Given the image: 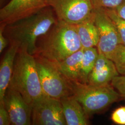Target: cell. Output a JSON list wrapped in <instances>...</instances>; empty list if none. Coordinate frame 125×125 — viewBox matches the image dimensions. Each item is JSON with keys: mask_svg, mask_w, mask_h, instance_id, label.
Listing matches in <instances>:
<instances>
[{"mask_svg": "<svg viewBox=\"0 0 125 125\" xmlns=\"http://www.w3.org/2000/svg\"><path fill=\"white\" fill-rule=\"evenodd\" d=\"M82 48L76 25L58 20L38 38L34 56L57 63Z\"/></svg>", "mask_w": 125, "mask_h": 125, "instance_id": "cell-1", "label": "cell"}, {"mask_svg": "<svg viewBox=\"0 0 125 125\" xmlns=\"http://www.w3.org/2000/svg\"><path fill=\"white\" fill-rule=\"evenodd\" d=\"M58 20L53 9L48 6L31 16L5 25L3 33L9 43L26 47L28 52L34 56L37 40Z\"/></svg>", "mask_w": 125, "mask_h": 125, "instance_id": "cell-2", "label": "cell"}, {"mask_svg": "<svg viewBox=\"0 0 125 125\" xmlns=\"http://www.w3.org/2000/svg\"><path fill=\"white\" fill-rule=\"evenodd\" d=\"M9 88L19 92L30 105L45 94L40 84L35 57L29 53L25 47L20 46L18 49Z\"/></svg>", "mask_w": 125, "mask_h": 125, "instance_id": "cell-3", "label": "cell"}, {"mask_svg": "<svg viewBox=\"0 0 125 125\" xmlns=\"http://www.w3.org/2000/svg\"><path fill=\"white\" fill-rule=\"evenodd\" d=\"M71 83L73 95L80 103L88 117L103 111L121 97L110 84L95 86L78 81H71Z\"/></svg>", "mask_w": 125, "mask_h": 125, "instance_id": "cell-4", "label": "cell"}, {"mask_svg": "<svg viewBox=\"0 0 125 125\" xmlns=\"http://www.w3.org/2000/svg\"><path fill=\"white\" fill-rule=\"evenodd\" d=\"M34 57L40 84L45 94L58 100L73 95L71 81L54 63L42 57Z\"/></svg>", "mask_w": 125, "mask_h": 125, "instance_id": "cell-5", "label": "cell"}, {"mask_svg": "<svg viewBox=\"0 0 125 125\" xmlns=\"http://www.w3.org/2000/svg\"><path fill=\"white\" fill-rule=\"evenodd\" d=\"M31 106V125H67L60 100L45 94Z\"/></svg>", "mask_w": 125, "mask_h": 125, "instance_id": "cell-6", "label": "cell"}, {"mask_svg": "<svg viewBox=\"0 0 125 125\" xmlns=\"http://www.w3.org/2000/svg\"><path fill=\"white\" fill-rule=\"evenodd\" d=\"M58 20L76 25L90 17L93 7L91 0H47Z\"/></svg>", "mask_w": 125, "mask_h": 125, "instance_id": "cell-7", "label": "cell"}, {"mask_svg": "<svg viewBox=\"0 0 125 125\" xmlns=\"http://www.w3.org/2000/svg\"><path fill=\"white\" fill-rule=\"evenodd\" d=\"M93 13L95 25L98 32L97 45L98 52L110 59L116 47L121 44L119 33L104 8H94Z\"/></svg>", "mask_w": 125, "mask_h": 125, "instance_id": "cell-8", "label": "cell"}, {"mask_svg": "<svg viewBox=\"0 0 125 125\" xmlns=\"http://www.w3.org/2000/svg\"><path fill=\"white\" fill-rule=\"evenodd\" d=\"M49 6L47 0H11L0 10V22L5 25L31 16Z\"/></svg>", "mask_w": 125, "mask_h": 125, "instance_id": "cell-9", "label": "cell"}, {"mask_svg": "<svg viewBox=\"0 0 125 125\" xmlns=\"http://www.w3.org/2000/svg\"><path fill=\"white\" fill-rule=\"evenodd\" d=\"M3 102L11 125H31V105L27 103L19 92L8 88Z\"/></svg>", "mask_w": 125, "mask_h": 125, "instance_id": "cell-10", "label": "cell"}, {"mask_svg": "<svg viewBox=\"0 0 125 125\" xmlns=\"http://www.w3.org/2000/svg\"><path fill=\"white\" fill-rule=\"evenodd\" d=\"M119 75L120 74L112 60L104 54L99 53L96 62L89 75L87 84L95 86L109 84V83Z\"/></svg>", "mask_w": 125, "mask_h": 125, "instance_id": "cell-11", "label": "cell"}, {"mask_svg": "<svg viewBox=\"0 0 125 125\" xmlns=\"http://www.w3.org/2000/svg\"><path fill=\"white\" fill-rule=\"evenodd\" d=\"M9 47L5 53L0 66V103H3L5 94L9 88L13 72L14 60L19 45L10 43Z\"/></svg>", "mask_w": 125, "mask_h": 125, "instance_id": "cell-12", "label": "cell"}, {"mask_svg": "<svg viewBox=\"0 0 125 125\" xmlns=\"http://www.w3.org/2000/svg\"><path fill=\"white\" fill-rule=\"evenodd\" d=\"M60 100L67 125L89 124L88 116L73 95L63 97Z\"/></svg>", "mask_w": 125, "mask_h": 125, "instance_id": "cell-13", "label": "cell"}, {"mask_svg": "<svg viewBox=\"0 0 125 125\" xmlns=\"http://www.w3.org/2000/svg\"><path fill=\"white\" fill-rule=\"evenodd\" d=\"M83 54L82 48L62 61L54 63L69 80L79 82Z\"/></svg>", "mask_w": 125, "mask_h": 125, "instance_id": "cell-14", "label": "cell"}, {"mask_svg": "<svg viewBox=\"0 0 125 125\" xmlns=\"http://www.w3.org/2000/svg\"><path fill=\"white\" fill-rule=\"evenodd\" d=\"M76 26L83 48L97 46L99 41L98 32L94 23L93 11L90 17Z\"/></svg>", "mask_w": 125, "mask_h": 125, "instance_id": "cell-15", "label": "cell"}, {"mask_svg": "<svg viewBox=\"0 0 125 125\" xmlns=\"http://www.w3.org/2000/svg\"><path fill=\"white\" fill-rule=\"evenodd\" d=\"M98 55V50L94 47L83 48L79 82L88 83L89 75L93 69Z\"/></svg>", "mask_w": 125, "mask_h": 125, "instance_id": "cell-16", "label": "cell"}, {"mask_svg": "<svg viewBox=\"0 0 125 125\" xmlns=\"http://www.w3.org/2000/svg\"><path fill=\"white\" fill-rule=\"evenodd\" d=\"M115 63L117 71L121 75H125V45L119 44L110 58Z\"/></svg>", "mask_w": 125, "mask_h": 125, "instance_id": "cell-17", "label": "cell"}, {"mask_svg": "<svg viewBox=\"0 0 125 125\" xmlns=\"http://www.w3.org/2000/svg\"><path fill=\"white\" fill-rule=\"evenodd\" d=\"M104 9L116 27L120 37L121 44L125 45V20L118 15L115 9Z\"/></svg>", "mask_w": 125, "mask_h": 125, "instance_id": "cell-18", "label": "cell"}, {"mask_svg": "<svg viewBox=\"0 0 125 125\" xmlns=\"http://www.w3.org/2000/svg\"><path fill=\"white\" fill-rule=\"evenodd\" d=\"M124 0H91L93 9L103 8L115 9Z\"/></svg>", "mask_w": 125, "mask_h": 125, "instance_id": "cell-19", "label": "cell"}, {"mask_svg": "<svg viewBox=\"0 0 125 125\" xmlns=\"http://www.w3.org/2000/svg\"><path fill=\"white\" fill-rule=\"evenodd\" d=\"M111 84L125 100V75H119L115 77Z\"/></svg>", "mask_w": 125, "mask_h": 125, "instance_id": "cell-20", "label": "cell"}, {"mask_svg": "<svg viewBox=\"0 0 125 125\" xmlns=\"http://www.w3.org/2000/svg\"><path fill=\"white\" fill-rule=\"evenodd\" d=\"M111 120L115 124L125 125V106L117 108L112 113Z\"/></svg>", "mask_w": 125, "mask_h": 125, "instance_id": "cell-21", "label": "cell"}, {"mask_svg": "<svg viewBox=\"0 0 125 125\" xmlns=\"http://www.w3.org/2000/svg\"><path fill=\"white\" fill-rule=\"evenodd\" d=\"M11 125L10 117L4 102L0 103V125Z\"/></svg>", "mask_w": 125, "mask_h": 125, "instance_id": "cell-22", "label": "cell"}, {"mask_svg": "<svg viewBox=\"0 0 125 125\" xmlns=\"http://www.w3.org/2000/svg\"><path fill=\"white\" fill-rule=\"evenodd\" d=\"M5 24H0V53H1L9 43L8 39L3 33Z\"/></svg>", "mask_w": 125, "mask_h": 125, "instance_id": "cell-23", "label": "cell"}, {"mask_svg": "<svg viewBox=\"0 0 125 125\" xmlns=\"http://www.w3.org/2000/svg\"><path fill=\"white\" fill-rule=\"evenodd\" d=\"M118 15L125 20V0L115 9Z\"/></svg>", "mask_w": 125, "mask_h": 125, "instance_id": "cell-24", "label": "cell"}]
</instances>
